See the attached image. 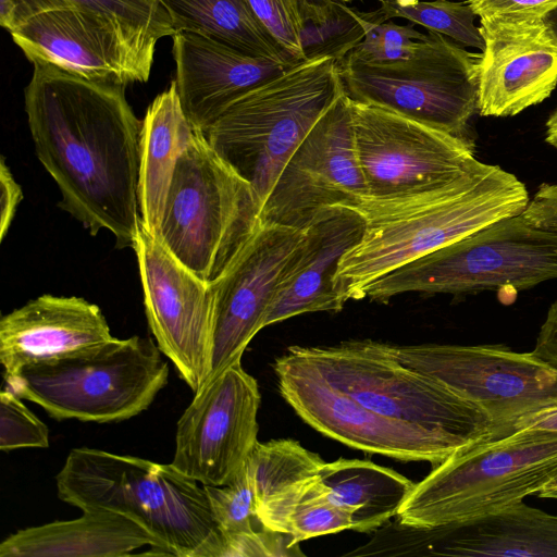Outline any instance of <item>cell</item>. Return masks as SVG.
Returning <instances> with one entry per match:
<instances>
[{"label": "cell", "mask_w": 557, "mask_h": 557, "mask_svg": "<svg viewBox=\"0 0 557 557\" xmlns=\"http://www.w3.org/2000/svg\"><path fill=\"white\" fill-rule=\"evenodd\" d=\"M362 12L339 0H301L300 39L305 61L344 59L364 37Z\"/></svg>", "instance_id": "cell-30"}, {"label": "cell", "mask_w": 557, "mask_h": 557, "mask_svg": "<svg viewBox=\"0 0 557 557\" xmlns=\"http://www.w3.org/2000/svg\"><path fill=\"white\" fill-rule=\"evenodd\" d=\"M134 250L150 331L161 352L196 394L210 373L211 284L176 259L141 220Z\"/></svg>", "instance_id": "cell-15"}, {"label": "cell", "mask_w": 557, "mask_h": 557, "mask_svg": "<svg viewBox=\"0 0 557 557\" xmlns=\"http://www.w3.org/2000/svg\"><path fill=\"white\" fill-rule=\"evenodd\" d=\"M15 393H0V449L49 446V430L21 400Z\"/></svg>", "instance_id": "cell-35"}, {"label": "cell", "mask_w": 557, "mask_h": 557, "mask_svg": "<svg viewBox=\"0 0 557 557\" xmlns=\"http://www.w3.org/2000/svg\"><path fill=\"white\" fill-rule=\"evenodd\" d=\"M406 366L423 372L478 406L491 420L495 438L516 423L557 406V369L531 352L499 345H391Z\"/></svg>", "instance_id": "cell-11"}, {"label": "cell", "mask_w": 557, "mask_h": 557, "mask_svg": "<svg viewBox=\"0 0 557 557\" xmlns=\"http://www.w3.org/2000/svg\"><path fill=\"white\" fill-rule=\"evenodd\" d=\"M55 480L61 500L135 520L165 555L220 557L222 534L205 486L172 463L81 447L70 450Z\"/></svg>", "instance_id": "cell-3"}, {"label": "cell", "mask_w": 557, "mask_h": 557, "mask_svg": "<svg viewBox=\"0 0 557 557\" xmlns=\"http://www.w3.org/2000/svg\"><path fill=\"white\" fill-rule=\"evenodd\" d=\"M281 47L297 62L305 61L300 39L301 0H248Z\"/></svg>", "instance_id": "cell-36"}, {"label": "cell", "mask_w": 557, "mask_h": 557, "mask_svg": "<svg viewBox=\"0 0 557 557\" xmlns=\"http://www.w3.org/2000/svg\"><path fill=\"white\" fill-rule=\"evenodd\" d=\"M544 17L548 22V24L552 26L555 34L557 35V8H555L553 11L547 13Z\"/></svg>", "instance_id": "cell-45"}, {"label": "cell", "mask_w": 557, "mask_h": 557, "mask_svg": "<svg viewBox=\"0 0 557 557\" xmlns=\"http://www.w3.org/2000/svg\"><path fill=\"white\" fill-rule=\"evenodd\" d=\"M532 351L557 369V300L546 313Z\"/></svg>", "instance_id": "cell-41"}, {"label": "cell", "mask_w": 557, "mask_h": 557, "mask_svg": "<svg viewBox=\"0 0 557 557\" xmlns=\"http://www.w3.org/2000/svg\"><path fill=\"white\" fill-rule=\"evenodd\" d=\"M528 189L515 174L476 158L455 178L387 198L366 197L348 208L364 221L360 242L342 258L336 286L343 299L391 271L502 219L523 213Z\"/></svg>", "instance_id": "cell-2"}, {"label": "cell", "mask_w": 557, "mask_h": 557, "mask_svg": "<svg viewBox=\"0 0 557 557\" xmlns=\"http://www.w3.org/2000/svg\"><path fill=\"white\" fill-rule=\"evenodd\" d=\"M10 34L32 63L124 86L148 81L158 42L102 13L65 2L49 3Z\"/></svg>", "instance_id": "cell-14"}, {"label": "cell", "mask_w": 557, "mask_h": 557, "mask_svg": "<svg viewBox=\"0 0 557 557\" xmlns=\"http://www.w3.org/2000/svg\"><path fill=\"white\" fill-rule=\"evenodd\" d=\"M317 475L329 500L349 515L357 532L384 527L416 485L389 468L360 459L324 462Z\"/></svg>", "instance_id": "cell-26"}, {"label": "cell", "mask_w": 557, "mask_h": 557, "mask_svg": "<svg viewBox=\"0 0 557 557\" xmlns=\"http://www.w3.org/2000/svg\"><path fill=\"white\" fill-rule=\"evenodd\" d=\"M379 1L381 2L380 11L386 21L392 17H403L462 46L481 51L485 48L481 29L474 24L476 15L468 1L416 0L406 4H400L396 0Z\"/></svg>", "instance_id": "cell-31"}, {"label": "cell", "mask_w": 557, "mask_h": 557, "mask_svg": "<svg viewBox=\"0 0 557 557\" xmlns=\"http://www.w3.org/2000/svg\"><path fill=\"white\" fill-rule=\"evenodd\" d=\"M480 21V115L513 116L547 99L557 86V35L545 17Z\"/></svg>", "instance_id": "cell-20"}, {"label": "cell", "mask_w": 557, "mask_h": 557, "mask_svg": "<svg viewBox=\"0 0 557 557\" xmlns=\"http://www.w3.org/2000/svg\"><path fill=\"white\" fill-rule=\"evenodd\" d=\"M557 474V431L522 429L461 449L417 483L398 522L431 528L483 516L536 494Z\"/></svg>", "instance_id": "cell-7"}, {"label": "cell", "mask_w": 557, "mask_h": 557, "mask_svg": "<svg viewBox=\"0 0 557 557\" xmlns=\"http://www.w3.org/2000/svg\"><path fill=\"white\" fill-rule=\"evenodd\" d=\"M273 369L280 394L311 428L349 447L434 466L457 453L444 441L368 409L289 347Z\"/></svg>", "instance_id": "cell-17"}, {"label": "cell", "mask_w": 557, "mask_h": 557, "mask_svg": "<svg viewBox=\"0 0 557 557\" xmlns=\"http://www.w3.org/2000/svg\"><path fill=\"white\" fill-rule=\"evenodd\" d=\"M342 2H349V1H352V0H339Z\"/></svg>", "instance_id": "cell-46"}, {"label": "cell", "mask_w": 557, "mask_h": 557, "mask_svg": "<svg viewBox=\"0 0 557 557\" xmlns=\"http://www.w3.org/2000/svg\"><path fill=\"white\" fill-rule=\"evenodd\" d=\"M33 64L25 111L36 156L61 193L59 207L91 235L104 228L117 248L134 249L143 121L125 86Z\"/></svg>", "instance_id": "cell-1"}, {"label": "cell", "mask_w": 557, "mask_h": 557, "mask_svg": "<svg viewBox=\"0 0 557 557\" xmlns=\"http://www.w3.org/2000/svg\"><path fill=\"white\" fill-rule=\"evenodd\" d=\"M259 519L265 528L292 535L296 543L351 530L349 515L329 500L317 474L293 496L261 511Z\"/></svg>", "instance_id": "cell-29"}, {"label": "cell", "mask_w": 557, "mask_h": 557, "mask_svg": "<svg viewBox=\"0 0 557 557\" xmlns=\"http://www.w3.org/2000/svg\"><path fill=\"white\" fill-rule=\"evenodd\" d=\"M344 90L337 60L302 61L240 97L202 134L250 184L261 210L288 159Z\"/></svg>", "instance_id": "cell-4"}, {"label": "cell", "mask_w": 557, "mask_h": 557, "mask_svg": "<svg viewBox=\"0 0 557 557\" xmlns=\"http://www.w3.org/2000/svg\"><path fill=\"white\" fill-rule=\"evenodd\" d=\"M149 546L165 555L158 540L135 520L109 510L18 530L0 544V557H120Z\"/></svg>", "instance_id": "cell-24"}, {"label": "cell", "mask_w": 557, "mask_h": 557, "mask_svg": "<svg viewBox=\"0 0 557 557\" xmlns=\"http://www.w3.org/2000/svg\"><path fill=\"white\" fill-rule=\"evenodd\" d=\"M535 495L540 498L557 499V474L546 482Z\"/></svg>", "instance_id": "cell-44"}, {"label": "cell", "mask_w": 557, "mask_h": 557, "mask_svg": "<svg viewBox=\"0 0 557 557\" xmlns=\"http://www.w3.org/2000/svg\"><path fill=\"white\" fill-rule=\"evenodd\" d=\"M522 215L535 226L557 230V184H541Z\"/></svg>", "instance_id": "cell-39"}, {"label": "cell", "mask_w": 557, "mask_h": 557, "mask_svg": "<svg viewBox=\"0 0 557 557\" xmlns=\"http://www.w3.org/2000/svg\"><path fill=\"white\" fill-rule=\"evenodd\" d=\"M302 235L304 230L261 222L225 273L211 284L213 327L207 383L242 359L263 329L282 272Z\"/></svg>", "instance_id": "cell-18"}, {"label": "cell", "mask_w": 557, "mask_h": 557, "mask_svg": "<svg viewBox=\"0 0 557 557\" xmlns=\"http://www.w3.org/2000/svg\"><path fill=\"white\" fill-rule=\"evenodd\" d=\"M197 133L173 81L154 98L143 120L139 210L141 221L157 238L176 163Z\"/></svg>", "instance_id": "cell-25"}, {"label": "cell", "mask_w": 557, "mask_h": 557, "mask_svg": "<svg viewBox=\"0 0 557 557\" xmlns=\"http://www.w3.org/2000/svg\"><path fill=\"white\" fill-rule=\"evenodd\" d=\"M324 462L318 454L290 438L258 442L246 462L257 513L314 476Z\"/></svg>", "instance_id": "cell-28"}, {"label": "cell", "mask_w": 557, "mask_h": 557, "mask_svg": "<svg viewBox=\"0 0 557 557\" xmlns=\"http://www.w3.org/2000/svg\"><path fill=\"white\" fill-rule=\"evenodd\" d=\"M362 216L352 208L322 210L304 228L302 238L286 263L263 327L308 312H338L346 301L336 286L343 256L361 239Z\"/></svg>", "instance_id": "cell-21"}, {"label": "cell", "mask_w": 557, "mask_h": 557, "mask_svg": "<svg viewBox=\"0 0 557 557\" xmlns=\"http://www.w3.org/2000/svg\"><path fill=\"white\" fill-rule=\"evenodd\" d=\"M260 392L242 359L209 381L181 416L172 465L202 485L231 482L258 443Z\"/></svg>", "instance_id": "cell-16"}, {"label": "cell", "mask_w": 557, "mask_h": 557, "mask_svg": "<svg viewBox=\"0 0 557 557\" xmlns=\"http://www.w3.org/2000/svg\"><path fill=\"white\" fill-rule=\"evenodd\" d=\"M351 110L355 147L369 198L400 196L446 183L475 160L470 139L352 99Z\"/></svg>", "instance_id": "cell-12"}, {"label": "cell", "mask_w": 557, "mask_h": 557, "mask_svg": "<svg viewBox=\"0 0 557 557\" xmlns=\"http://www.w3.org/2000/svg\"><path fill=\"white\" fill-rule=\"evenodd\" d=\"M557 278V230L528 222L522 213L417 258L362 290L379 302L405 293L478 294L528 289Z\"/></svg>", "instance_id": "cell-9"}, {"label": "cell", "mask_w": 557, "mask_h": 557, "mask_svg": "<svg viewBox=\"0 0 557 557\" xmlns=\"http://www.w3.org/2000/svg\"><path fill=\"white\" fill-rule=\"evenodd\" d=\"M364 197L351 98L344 90L286 162L261 207L260 221L304 230L322 210L352 207Z\"/></svg>", "instance_id": "cell-13"}, {"label": "cell", "mask_w": 557, "mask_h": 557, "mask_svg": "<svg viewBox=\"0 0 557 557\" xmlns=\"http://www.w3.org/2000/svg\"><path fill=\"white\" fill-rule=\"evenodd\" d=\"M522 429H543L557 431V406L520 419L515 425V431Z\"/></svg>", "instance_id": "cell-42"}, {"label": "cell", "mask_w": 557, "mask_h": 557, "mask_svg": "<svg viewBox=\"0 0 557 557\" xmlns=\"http://www.w3.org/2000/svg\"><path fill=\"white\" fill-rule=\"evenodd\" d=\"M169 366L150 337L132 336L30 363L4 374L7 389L55 420L120 422L148 409Z\"/></svg>", "instance_id": "cell-6"}, {"label": "cell", "mask_w": 557, "mask_h": 557, "mask_svg": "<svg viewBox=\"0 0 557 557\" xmlns=\"http://www.w3.org/2000/svg\"><path fill=\"white\" fill-rule=\"evenodd\" d=\"M481 55L429 30L408 58L374 64L342 60L338 67L352 100L469 139V121L479 111Z\"/></svg>", "instance_id": "cell-10"}, {"label": "cell", "mask_w": 557, "mask_h": 557, "mask_svg": "<svg viewBox=\"0 0 557 557\" xmlns=\"http://www.w3.org/2000/svg\"><path fill=\"white\" fill-rule=\"evenodd\" d=\"M249 183L197 133L178 158L166 196L159 239L183 264L212 284L260 225Z\"/></svg>", "instance_id": "cell-8"}, {"label": "cell", "mask_w": 557, "mask_h": 557, "mask_svg": "<svg viewBox=\"0 0 557 557\" xmlns=\"http://www.w3.org/2000/svg\"><path fill=\"white\" fill-rule=\"evenodd\" d=\"M368 555L557 557V515L522 500L461 522L414 528L397 521L364 544Z\"/></svg>", "instance_id": "cell-19"}, {"label": "cell", "mask_w": 557, "mask_h": 557, "mask_svg": "<svg viewBox=\"0 0 557 557\" xmlns=\"http://www.w3.org/2000/svg\"><path fill=\"white\" fill-rule=\"evenodd\" d=\"M97 305L71 296L42 295L0 320V361L5 374L110 341Z\"/></svg>", "instance_id": "cell-23"}, {"label": "cell", "mask_w": 557, "mask_h": 557, "mask_svg": "<svg viewBox=\"0 0 557 557\" xmlns=\"http://www.w3.org/2000/svg\"><path fill=\"white\" fill-rule=\"evenodd\" d=\"M161 1L175 34H197L250 55L297 63L263 25L248 0Z\"/></svg>", "instance_id": "cell-27"}, {"label": "cell", "mask_w": 557, "mask_h": 557, "mask_svg": "<svg viewBox=\"0 0 557 557\" xmlns=\"http://www.w3.org/2000/svg\"><path fill=\"white\" fill-rule=\"evenodd\" d=\"M289 348L368 409L429 433L458 451L495 438L493 423L478 406L404 364L386 343L362 339Z\"/></svg>", "instance_id": "cell-5"}, {"label": "cell", "mask_w": 557, "mask_h": 557, "mask_svg": "<svg viewBox=\"0 0 557 557\" xmlns=\"http://www.w3.org/2000/svg\"><path fill=\"white\" fill-rule=\"evenodd\" d=\"M172 37L177 94L199 133L240 97L299 63L250 55L197 34Z\"/></svg>", "instance_id": "cell-22"}, {"label": "cell", "mask_w": 557, "mask_h": 557, "mask_svg": "<svg viewBox=\"0 0 557 557\" xmlns=\"http://www.w3.org/2000/svg\"><path fill=\"white\" fill-rule=\"evenodd\" d=\"M0 240H3L9 232L17 207L23 199L22 188L14 180L4 157H2L0 161Z\"/></svg>", "instance_id": "cell-40"}, {"label": "cell", "mask_w": 557, "mask_h": 557, "mask_svg": "<svg viewBox=\"0 0 557 557\" xmlns=\"http://www.w3.org/2000/svg\"><path fill=\"white\" fill-rule=\"evenodd\" d=\"M22 17L53 2L75 4L102 13L127 30L158 41L175 35L171 17L161 0H16Z\"/></svg>", "instance_id": "cell-32"}, {"label": "cell", "mask_w": 557, "mask_h": 557, "mask_svg": "<svg viewBox=\"0 0 557 557\" xmlns=\"http://www.w3.org/2000/svg\"><path fill=\"white\" fill-rule=\"evenodd\" d=\"M545 140L548 145L557 149V108L553 111L546 121Z\"/></svg>", "instance_id": "cell-43"}, {"label": "cell", "mask_w": 557, "mask_h": 557, "mask_svg": "<svg viewBox=\"0 0 557 557\" xmlns=\"http://www.w3.org/2000/svg\"><path fill=\"white\" fill-rule=\"evenodd\" d=\"M299 543L292 535L268 528L222 536L220 557H281L302 556Z\"/></svg>", "instance_id": "cell-37"}, {"label": "cell", "mask_w": 557, "mask_h": 557, "mask_svg": "<svg viewBox=\"0 0 557 557\" xmlns=\"http://www.w3.org/2000/svg\"><path fill=\"white\" fill-rule=\"evenodd\" d=\"M203 486L222 536L250 533L264 528L257 513L246 465L231 482Z\"/></svg>", "instance_id": "cell-34"}, {"label": "cell", "mask_w": 557, "mask_h": 557, "mask_svg": "<svg viewBox=\"0 0 557 557\" xmlns=\"http://www.w3.org/2000/svg\"><path fill=\"white\" fill-rule=\"evenodd\" d=\"M468 3L480 18H536L557 8V0H468Z\"/></svg>", "instance_id": "cell-38"}, {"label": "cell", "mask_w": 557, "mask_h": 557, "mask_svg": "<svg viewBox=\"0 0 557 557\" xmlns=\"http://www.w3.org/2000/svg\"><path fill=\"white\" fill-rule=\"evenodd\" d=\"M362 18L364 37L342 60L370 64L397 61L408 58L426 37V34L418 32L412 25H397L386 21L380 9L362 12Z\"/></svg>", "instance_id": "cell-33"}]
</instances>
